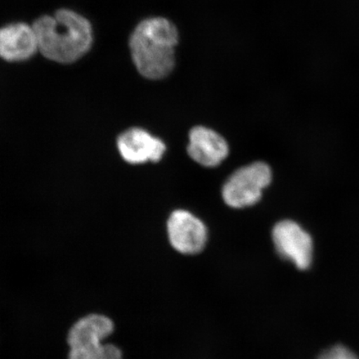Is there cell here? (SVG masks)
<instances>
[{
  "label": "cell",
  "mask_w": 359,
  "mask_h": 359,
  "mask_svg": "<svg viewBox=\"0 0 359 359\" xmlns=\"http://www.w3.org/2000/svg\"><path fill=\"white\" fill-rule=\"evenodd\" d=\"M272 238L278 254L290 260L299 269L311 266L313 259V241L299 224L285 219L273 229Z\"/></svg>",
  "instance_id": "4"
},
{
  "label": "cell",
  "mask_w": 359,
  "mask_h": 359,
  "mask_svg": "<svg viewBox=\"0 0 359 359\" xmlns=\"http://www.w3.org/2000/svg\"><path fill=\"white\" fill-rule=\"evenodd\" d=\"M118 148L123 158L131 164L156 163L165 151L163 141L141 128H131L121 134Z\"/></svg>",
  "instance_id": "6"
},
{
  "label": "cell",
  "mask_w": 359,
  "mask_h": 359,
  "mask_svg": "<svg viewBox=\"0 0 359 359\" xmlns=\"http://www.w3.org/2000/svg\"><path fill=\"white\" fill-rule=\"evenodd\" d=\"M188 154L204 167L214 168L221 164L229 154L227 142L212 129L196 127L189 134Z\"/></svg>",
  "instance_id": "8"
},
{
  "label": "cell",
  "mask_w": 359,
  "mask_h": 359,
  "mask_svg": "<svg viewBox=\"0 0 359 359\" xmlns=\"http://www.w3.org/2000/svg\"><path fill=\"white\" fill-rule=\"evenodd\" d=\"M114 323L101 314H90L72 327L67 341L70 348H94L114 332Z\"/></svg>",
  "instance_id": "9"
},
{
  "label": "cell",
  "mask_w": 359,
  "mask_h": 359,
  "mask_svg": "<svg viewBox=\"0 0 359 359\" xmlns=\"http://www.w3.org/2000/svg\"><path fill=\"white\" fill-rule=\"evenodd\" d=\"M168 232L170 245L182 254L201 252L208 241V230L204 223L187 210H178L170 215Z\"/></svg>",
  "instance_id": "5"
},
{
  "label": "cell",
  "mask_w": 359,
  "mask_h": 359,
  "mask_svg": "<svg viewBox=\"0 0 359 359\" xmlns=\"http://www.w3.org/2000/svg\"><path fill=\"white\" fill-rule=\"evenodd\" d=\"M39 50L33 27L16 22L0 29V57L8 62L29 60Z\"/></svg>",
  "instance_id": "7"
},
{
  "label": "cell",
  "mask_w": 359,
  "mask_h": 359,
  "mask_svg": "<svg viewBox=\"0 0 359 359\" xmlns=\"http://www.w3.org/2000/svg\"><path fill=\"white\" fill-rule=\"evenodd\" d=\"M39 50L49 60L72 64L92 48L91 22L77 12L62 8L55 15H44L34 22Z\"/></svg>",
  "instance_id": "1"
},
{
  "label": "cell",
  "mask_w": 359,
  "mask_h": 359,
  "mask_svg": "<svg viewBox=\"0 0 359 359\" xmlns=\"http://www.w3.org/2000/svg\"><path fill=\"white\" fill-rule=\"evenodd\" d=\"M178 43V29L172 21L160 16L147 18L139 22L129 39L135 67L148 79L167 77L176 62Z\"/></svg>",
  "instance_id": "2"
},
{
  "label": "cell",
  "mask_w": 359,
  "mask_h": 359,
  "mask_svg": "<svg viewBox=\"0 0 359 359\" xmlns=\"http://www.w3.org/2000/svg\"><path fill=\"white\" fill-rule=\"evenodd\" d=\"M93 359H123V354L115 345L101 344L94 350Z\"/></svg>",
  "instance_id": "10"
},
{
  "label": "cell",
  "mask_w": 359,
  "mask_h": 359,
  "mask_svg": "<svg viewBox=\"0 0 359 359\" xmlns=\"http://www.w3.org/2000/svg\"><path fill=\"white\" fill-rule=\"evenodd\" d=\"M272 179L271 170L264 163H255L237 170L224 184L222 196L233 208L253 205L262 198V192Z\"/></svg>",
  "instance_id": "3"
},
{
  "label": "cell",
  "mask_w": 359,
  "mask_h": 359,
  "mask_svg": "<svg viewBox=\"0 0 359 359\" xmlns=\"http://www.w3.org/2000/svg\"><path fill=\"white\" fill-rule=\"evenodd\" d=\"M318 359H358L355 354L341 345L335 346L323 353Z\"/></svg>",
  "instance_id": "11"
}]
</instances>
